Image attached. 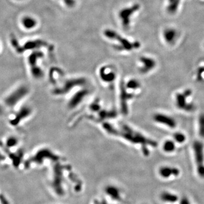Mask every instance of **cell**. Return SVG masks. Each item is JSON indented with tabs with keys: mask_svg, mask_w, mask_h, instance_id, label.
<instances>
[{
	"mask_svg": "<svg viewBox=\"0 0 204 204\" xmlns=\"http://www.w3.org/2000/svg\"><path fill=\"white\" fill-rule=\"evenodd\" d=\"M104 35L108 38L118 40L120 44L116 45L115 47L116 49L118 51H131L133 49H137L140 47V44L138 42L131 43L129 40L117 34L115 31L111 30H106Z\"/></svg>",
	"mask_w": 204,
	"mask_h": 204,
	"instance_id": "cell-3",
	"label": "cell"
},
{
	"mask_svg": "<svg viewBox=\"0 0 204 204\" xmlns=\"http://www.w3.org/2000/svg\"><path fill=\"white\" fill-rule=\"evenodd\" d=\"M154 121L160 125H164L170 129H175L177 126V121L171 116L162 114L157 113L153 116Z\"/></svg>",
	"mask_w": 204,
	"mask_h": 204,
	"instance_id": "cell-6",
	"label": "cell"
},
{
	"mask_svg": "<svg viewBox=\"0 0 204 204\" xmlns=\"http://www.w3.org/2000/svg\"><path fill=\"white\" fill-rule=\"evenodd\" d=\"M22 24L27 29H31L35 26L36 22L34 19L30 17H26L22 20Z\"/></svg>",
	"mask_w": 204,
	"mask_h": 204,
	"instance_id": "cell-17",
	"label": "cell"
},
{
	"mask_svg": "<svg viewBox=\"0 0 204 204\" xmlns=\"http://www.w3.org/2000/svg\"><path fill=\"white\" fill-rule=\"evenodd\" d=\"M197 172L200 178L204 179V145L200 141H196L193 144Z\"/></svg>",
	"mask_w": 204,
	"mask_h": 204,
	"instance_id": "cell-4",
	"label": "cell"
},
{
	"mask_svg": "<svg viewBox=\"0 0 204 204\" xmlns=\"http://www.w3.org/2000/svg\"><path fill=\"white\" fill-rule=\"evenodd\" d=\"M180 204H191L190 203H189V201L188 200V198L186 197H183L181 201H180Z\"/></svg>",
	"mask_w": 204,
	"mask_h": 204,
	"instance_id": "cell-20",
	"label": "cell"
},
{
	"mask_svg": "<svg viewBox=\"0 0 204 204\" xmlns=\"http://www.w3.org/2000/svg\"><path fill=\"white\" fill-rule=\"evenodd\" d=\"M140 8V5L138 4H134L132 6L123 9L119 13V17L121 20L122 25L125 29H128L131 24V17L133 14Z\"/></svg>",
	"mask_w": 204,
	"mask_h": 204,
	"instance_id": "cell-5",
	"label": "cell"
},
{
	"mask_svg": "<svg viewBox=\"0 0 204 204\" xmlns=\"http://www.w3.org/2000/svg\"><path fill=\"white\" fill-rule=\"evenodd\" d=\"M198 133L200 137L204 139V113L198 118Z\"/></svg>",
	"mask_w": 204,
	"mask_h": 204,
	"instance_id": "cell-16",
	"label": "cell"
},
{
	"mask_svg": "<svg viewBox=\"0 0 204 204\" xmlns=\"http://www.w3.org/2000/svg\"><path fill=\"white\" fill-rule=\"evenodd\" d=\"M173 137L175 141L178 143H183L186 141V136L184 133L180 132L174 133Z\"/></svg>",
	"mask_w": 204,
	"mask_h": 204,
	"instance_id": "cell-19",
	"label": "cell"
},
{
	"mask_svg": "<svg viewBox=\"0 0 204 204\" xmlns=\"http://www.w3.org/2000/svg\"><path fill=\"white\" fill-rule=\"evenodd\" d=\"M119 128V129H117L112 125H108V131L114 135L121 136L127 141L134 145H140L145 157L149 155V148H156L157 146V142L155 140L147 137L128 125L123 124Z\"/></svg>",
	"mask_w": 204,
	"mask_h": 204,
	"instance_id": "cell-1",
	"label": "cell"
},
{
	"mask_svg": "<svg viewBox=\"0 0 204 204\" xmlns=\"http://www.w3.org/2000/svg\"><path fill=\"white\" fill-rule=\"evenodd\" d=\"M65 4L69 7H71L74 4V1L73 0H64Z\"/></svg>",
	"mask_w": 204,
	"mask_h": 204,
	"instance_id": "cell-21",
	"label": "cell"
},
{
	"mask_svg": "<svg viewBox=\"0 0 204 204\" xmlns=\"http://www.w3.org/2000/svg\"><path fill=\"white\" fill-rule=\"evenodd\" d=\"M192 95V91L186 89L183 92H178L175 97V103L178 109L186 112H192L196 110L195 104L189 99Z\"/></svg>",
	"mask_w": 204,
	"mask_h": 204,
	"instance_id": "cell-2",
	"label": "cell"
},
{
	"mask_svg": "<svg viewBox=\"0 0 204 204\" xmlns=\"http://www.w3.org/2000/svg\"><path fill=\"white\" fill-rule=\"evenodd\" d=\"M180 172L179 169L175 167L163 166L159 169V174L162 178L168 179L171 176H178Z\"/></svg>",
	"mask_w": 204,
	"mask_h": 204,
	"instance_id": "cell-9",
	"label": "cell"
},
{
	"mask_svg": "<svg viewBox=\"0 0 204 204\" xmlns=\"http://www.w3.org/2000/svg\"><path fill=\"white\" fill-rule=\"evenodd\" d=\"M180 0H174L172 2L168 4L167 7V11L169 14H174L178 10Z\"/></svg>",
	"mask_w": 204,
	"mask_h": 204,
	"instance_id": "cell-18",
	"label": "cell"
},
{
	"mask_svg": "<svg viewBox=\"0 0 204 204\" xmlns=\"http://www.w3.org/2000/svg\"><path fill=\"white\" fill-rule=\"evenodd\" d=\"M105 191L107 194L114 200L118 201L122 200L120 191L118 188L112 186H109L106 187Z\"/></svg>",
	"mask_w": 204,
	"mask_h": 204,
	"instance_id": "cell-11",
	"label": "cell"
},
{
	"mask_svg": "<svg viewBox=\"0 0 204 204\" xmlns=\"http://www.w3.org/2000/svg\"><path fill=\"white\" fill-rule=\"evenodd\" d=\"M125 86L126 88V89H128L129 90L135 91L141 88V85L138 80L132 79L128 80L127 83L125 85Z\"/></svg>",
	"mask_w": 204,
	"mask_h": 204,
	"instance_id": "cell-13",
	"label": "cell"
},
{
	"mask_svg": "<svg viewBox=\"0 0 204 204\" xmlns=\"http://www.w3.org/2000/svg\"><path fill=\"white\" fill-rule=\"evenodd\" d=\"M46 43H45L43 41L40 40H37L35 42H28L26 43V44L24 45V48H23V49H34L36 48H39L42 46H45Z\"/></svg>",
	"mask_w": 204,
	"mask_h": 204,
	"instance_id": "cell-15",
	"label": "cell"
},
{
	"mask_svg": "<svg viewBox=\"0 0 204 204\" xmlns=\"http://www.w3.org/2000/svg\"><path fill=\"white\" fill-rule=\"evenodd\" d=\"M177 31L172 28H166L163 32V37L166 42L169 44H174L178 37Z\"/></svg>",
	"mask_w": 204,
	"mask_h": 204,
	"instance_id": "cell-10",
	"label": "cell"
},
{
	"mask_svg": "<svg viewBox=\"0 0 204 204\" xmlns=\"http://www.w3.org/2000/svg\"><path fill=\"white\" fill-rule=\"evenodd\" d=\"M141 66L139 68L140 73L142 74H146L153 71L157 66L155 60L150 57L142 56L140 59Z\"/></svg>",
	"mask_w": 204,
	"mask_h": 204,
	"instance_id": "cell-8",
	"label": "cell"
},
{
	"mask_svg": "<svg viewBox=\"0 0 204 204\" xmlns=\"http://www.w3.org/2000/svg\"><path fill=\"white\" fill-rule=\"evenodd\" d=\"M178 196L168 192H164L160 195L161 200L165 203H174L178 201Z\"/></svg>",
	"mask_w": 204,
	"mask_h": 204,
	"instance_id": "cell-12",
	"label": "cell"
},
{
	"mask_svg": "<svg viewBox=\"0 0 204 204\" xmlns=\"http://www.w3.org/2000/svg\"><path fill=\"white\" fill-rule=\"evenodd\" d=\"M175 143L172 140H166L163 144V150L166 152L171 153L175 151Z\"/></svg>",
	"mask_w": 204,
	"mask_h": 204,
	"instance_id": "cell-14",
	"label": "cell"
},
{
	"mask_svg": "<svg viewBox=\"0 0 204 204\" xmlns=\"http://www.w3.org/2000/svg\"><path fill=\"white\" fill-rule=\"evenodd\" d=\"M134 97V94L129 92V90L126 89L124 83H123L120 86V105L124 114H127L128 111V102L132 99Z\"/></svg>",
	"mask_w": 204,
	"mask_h": 204,
	"instance_id": "cell-7",
	"label": "cell"
}]
</instances>
